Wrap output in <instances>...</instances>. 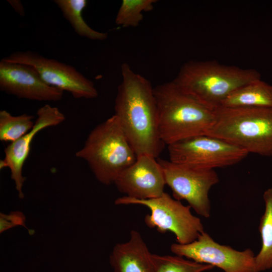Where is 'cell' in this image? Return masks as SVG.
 <instances>
[{
	"mask_svg": "<svg viewBox=\"0 0 272 272\" xmlns=\"http://www.w3.org/2000/svg\"><path fill=\"white\" fill-rule=\"evenodd\" d=\"M2 59L32 66L46 84L66 91L75 98L91 99L98 95L92 81L73 66L56 59L30 50L16 51Z\"/></svg>",
	"mask_w": 272,
	"mask_h": 272,
	"instance_id": "cell-9",
	"label": "cell"
},
{
	"mask_svg": "<svg viewBox=\"0 0 272 272\" xmlns=\"http://www.w3.org/2000/svg\"><path fill=\"white\" fill-rule=\"evenodd\" d=\"M76 156L86 161L102 184L114 183L137 156L114 114L96 126Z\"/></svg>",
	"mask_w": 272,
	"mask_h": 272,
	"instance_id": "cell-4",
	"label": "cell"
},
{
	"mask_svg": "<svg viewBox=\"0 0 272 272\" xmlns=\"http://www.w3.org/2000/svg\"><path fill=\"white\" fill-rule=\"evenodd\" d=\"M7 2L19 15H20L22 17L25 16V9L21 1L8 0L7 1Z\"/></svg>",
	"mask_w": 272,
	"mask_h": 272,
	"instance_id": "cell-22",
	"label": "cell"
},
{
	"mask_svg": "<svg viewBox=\"0 0 272 272\" xmlns=\"http://www.w3.org/2000/svg\"><path fill=\"white\" fill-rule=\"evenodd\" d=\"M264 211L260 218L259 231L261 247L254 260L255 272L272 268V188L263 193Z\"/></svg>",
	"mask_w": 272,
	"mask_h": 272,
	"instance_id": "cell-16",
	"label": "cell"
},
{
	"mask_svg": "<svg viewBox=\"0 0 272 272\" xmlns=\"http://www.w3.org/2000/svg\"><path fill=\"white\" fill-rule=\"evenodd\" d=\"M0 90L19 99L58 101L63 92L46 84L32 66L0 61Z\"/></svg>",
	"mask_w": 272,
	"mask_h": 272,
	"instance_id": "cell-13",
	"label": "cell"
},
{
	"mask_svg": "<svg viewBox=\"0 0 272 272\" xmlns=\"http://www.w3.org/2000/svg\"><path fill=\"white\" fill-rule=\"evenodd\" d=\"M170 250L176 255L218 267L224 272H255V255L251 249L239 251L220 244L206 232L191 243L171 244Z\"/></svg>",
	"mask_w": 272,
	"mask_h": 272,
	"instance_id": "cell-10",
	"label": "cell"
},
{
	"mask_svg": "<svg viewBox=\"0 0 272 272\" xmlns=\"http://www.w3.org/2000/svg\"><path fill=\"white\" fill-rule=\"evenodd\" d=\"M109 262L114 272H155L152 253L136 230L131 231L127 241L114 246Z\"/></svg>",
	"mask_w": 272,
	"mask_h": 272,
	"instance_id": "cell-14",
	"label": "cell"
},
{
	"mask_svg": "<svg viewBox=\"0 0 272 272\" xmlns=\"http://www.w3.org/2000/svg\"><path fill=\"white\" fill-rule=\"evenodd\" d=\"M54 2L79 36L97 41H103L107 38V33L92 29L84 19L83 12L87 6V1L55 0Z\"/></svg>",
	"mask_w": 272,
	"mask_h": 272,
	"instance_id": "cell-17",
	"label": "cell"
},
{
	"mask_svg": "<svg viewBox=\"0 0 272 272\" xmlns=\"http://www.w3.org/2000/svg\"><path fill=\"white\" fill-rule=\"evenodd\" d=\"M121 75L114 115L137 156L148 155L157 158L165 144L159 134L154 87L127 63L121 65Z\"/></svg>",
	"mask_w": 272,
	"mask_h": 272,
	"instance_id": "cell-1",
	"label": "cell"
},
{
	"mask_svg": "<svg viewBox=\"0 0 272 272\" xmlns=\"http://www.w3.org/2000/svg\"><path fill=\"white\" fill-rule=\"evenodd\" d=\"M206 135L262 156H272V108L219 107Z\"/></svg>",
	"mask_w": 272,
	"mask_h": 272,
	"instance_id": "cell-5",
	"label": "cell"
},
{
	"mask_svg": "<svg viewBox=\"0 0 272 272\" xmlns=\"http://www.w3.org/2000/svg\"><path fill=\"white\" fill-rule=\"evenodd\" d=\"M163 171L166 184L171 189L175 199L185 200L199 215L211 216L209 193L219 181L214 169H196L158 159Z\"/></svg>",
	"mask_w": 272,
	"mask_h": 272,
	"instance_id": "cell-8",
	"label": "cell"
},
{
	"mask_svg": "<svg viewBox=\"0 0 272 272\" xmlns=\"http://www.w3.org/2000/svg\"><path fill=\"white\" fill-rule=\"evenodd\" d=\"M155 0H123L115 22L122 27H136L143 19V13L152 11Z\"/></svg>",
	"mask_w": 272,
	"mask_h": 272,
	"instance_id": "cell-19",
	"label": "cell"
},
{
	"mask_svg": "<svg viewBox=\"0 0 272 272\" xmlns=\"http://www.w3.org/2000/svg\"><path fill=\"white\" fill-rule=\"evenodd\" d=\"M169 160L188 167L212 170L233 165L248 153L218 138L200 135L168 146Z\"/></svg>",
	"mask_w": 272,
	"mask_h": 272,
	"instance_id": "cell-7",
	"label": "cell"
},
{
	"mask_svg": "<svg viewBox=\"0 0 272 272\" xmlns=\"http://www.w3.org/2000/svg\"><path fill=\"white\" fill-rule=\"evenodd\" d=\"M37 118L31 130L16 141L10 143L4 150L5 157L0 161V169L8 168L11 172L20 198L24 197L23 191L26 178L23 175V168L27 159L33 139L41 130L57 126L65 119L64 114L57 107L45 104L38 109Z\"/></svg>",
	"mask_w": 272,
	"mask_h": 272,
	"instance_id": "cell-11",
	"label": "cell"
},
{
	"mask_svg": "<svg viewBox=\"0 0 272 272\" xmlns=\"http://www.w3.org/2000/svg\"><path fill=\"white\" fill-rule=\"evenodd\" d=\"M155 272H203L213 269L212 265L200 263L183 257L152 254Z\"/></svg>",
	"mask_w": 272,
	"mask_h": 272,
	"instance_id": "cell-20",
	"label": "cell"
},
{
	"mask_svg": "<svg viewBox=\"0 0 272 272\" xmlns=\"http://www.w3.org/2000/svg\"><path fill=\"white\" fill-rule=\"evenodd\" d=\"M32 115L26 113L13 115L8 111H0V141L13 143L28 133L35 121Z\"/></svg>",
	"mask_w": 272,
	"mask_h": 272,
	"instance_id": "cell-18",
	"label": "cell"
},
{
	"mask_svg": "<svg viewBox=\"0 0 272 272\" xmlns=\"http://www.w3.org/2000/svg\"><path fill=\"white\" fill-rule=\"evenodd\" d=\"M159 131L165 145L206 135L215 120V110L182 90L173 82L154 87Z\"/></svg>",
	"mask_w": 272,
	"mask_h": 272,
	"instance_id": "cell-2",
	"label": "cell"
},
{
	"mask_svg": "<svg viewBox=\"0 0 272 272\" xmlns=\"http://www.w3.org/2000/svg\"><path fill=\"white\" fill-rule=\"evenodd\" d=\"M227 108H272V86L261 79L237 89L223 102Z\"/></svg>",
	"mask_w": 272,
	"mask_h": 272,
	"instance_id": "cell-15",
	"label": "cell"
},
{
	"mask_svg": "<svg viewBox=\"0 0 272 272\" xmlns=\"http://www.w3.org/2000/svg\"><path fill=\"white\" fill-rule=\"evenodd\" d=\"M261 79L254 69L220 64L215 61L191 60L180 68L173 82L201 103L215 110L234 91Z\"/></svg>",
	"mask_w": 272,
	"mask_h": 272,
	"instance_id": "cell-3",
	"label": "cell"
},
{
	"mask_svg": "<svg viewBox=\"0 0 272 272\" xmlns=\"http://www.w3.org/2000/svg\"><path fill=\"white\" fill-rule=\"evenodd\" d=\"M114 184L125 196L139 199L161 196L166 185L158 160L148 155L138 156L135 161L118 175Z\"/></svg>",
	"mask_w": 272,
	"mask_h": 272,
	"instance_id": "cell-12",
	"label": "cell"
},
{
	"mask_svg": "<svg viewBox=\"0 0 272 272\" xmlns=\"http://www.w3.org/2000/svg\"><path fill=\"white\" fill-rule=\"evenodd\" d=\"M26 217L20 211H13L9 214L2 213L0 214V233L13 227L21 226L27 228L26 224Z\"/></svg>",
	"mask_w": 272,
	"mask_h": 272,
	"instance_id": "cell-21",
	"label": "cell"
},
{
	"mask_svg": "<svg viewBox=\"0 0 272 272\" xmlns=\"http://www.w3.org/2000/svg\"><path fill=\"white\" fill-rule=\"evenodd\" d=\"M114 203L116 205L147 207L151 211V214L145 218L147 226L156 228L161 233L172 232L179 244L191 243L205 232L200 219L192 214L191 207L183 205L165 192L158 197L148 199H135L125 195L117 198Z\"/></svg>",
	"mask_w": 272,
	"mask_h": 272,
	"instance_id": "cell-6",
	"label": "cell"
}]
</instances>
